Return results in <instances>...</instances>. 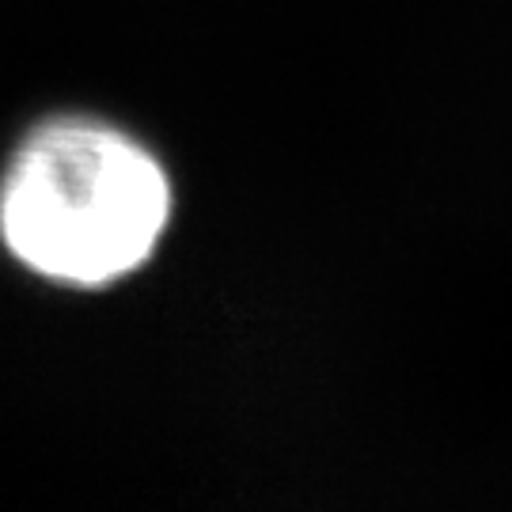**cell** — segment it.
<instances>
[{"mask_svg":"<svg viewBox=\"0 0 512 512\" xmlns=\"http://www.w3.org/2000/svg\"><path fill=\"white\" fill-rule=\"evenodd\" d=\"M171 220L164 164L126 129L54 118L27 133L0 179V239L31 274L103 289L141 270Z\"/></svg>","mask_w":512,"mask_h":512,"instance_id":"obj_1","label":"cell"}]
</instances>
